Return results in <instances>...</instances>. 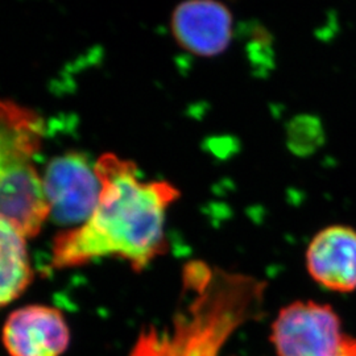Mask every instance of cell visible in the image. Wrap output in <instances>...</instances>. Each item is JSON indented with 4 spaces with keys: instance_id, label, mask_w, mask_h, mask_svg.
Segmentation results:
<instances>
[{
    "instance_id": "cell-10",
    "label": "cell",
    "mask_w": 356,
    "mask_h": 356,
    "mask_svg": "<svg viewBox=\"0 0 356 356\" xmlns=\"http://www.w3.org/2000/svg\"><path fill=\"white\" fill-rule=\"evenodd\" d=\"M325 140V128L316 115H297L288 123L286 145L297 156L305 157L317 152Z\"/></svg>"
},
{
    "instance_id": "cell-9",
    "label": "cell",
    "mask_w": 356,
    "mask_h": 356,
    "mask_svg": "<svg viewBox=\"0 0 356 356\" xmlns=\"http://www.w3.org/2000/svg\"><path fill=\"white\" fill-rule=\"evenodd\" d=\"M26 241L19 229L0 219V307L13 302L32 280Z\"/></svg>"
},
{
    "instance_id": "cell-2",
    "label": "cell",
    "mask_w": 356,
    "mask_h": 356,
    "mask_svg": "<svg viewBox=\"0 0 356 356\" xmlns=\"http://www.w3.org/2000/svg\"><path fill=\"white\" fill-rule=\"evenodd\" d=\"M201 296L175 321V329L143 335L131 356H218L235 327L260 301L256 280L197 267Z\"/></svg>"
},
{
    "instance_id": "cell-1",
    "label": "cell",
    "mask_w": 356,
    "mask_h": 356,
    "mask_svg": "<svg viewBox=\"0 0 356 356\" xmlns=\"http://www.w3.org/2000/svg\"><path fill=\"white\" fill-rule=\"evenodd\" d=\"M101 182L99 201L89 219L58 235L54 268L79 267L98 257L118 256L136 270L165 251V218L179 191L166 181H143L136 165L115 153L94 164Z\"/></svg>"
},
{
    "instance_id": "cell-11",
    "label": "cell",
    "mask_w": 356,
    "mask_h": 356,
    "mask_svg": "<svg viewBox=\"0 0 356 356\" xmlns=\"http://www.w3.org/2000/svg\"><path fill=\"white\" fill-rule=\"evenodd\" d=\"M338 356H356V339L351 337L348 343L346 344L342 353Z\"/></svg>"
},
{
    "instance_id": "cell-3",
    "label": "cell",
    "mask_w": 356,
    "mask_h": 356,
    "mask_svg": "<svg viewBox=\"0 0 356 356\" xmlns=\"http://www.w3.org/2000/svg\"><path fill=\"white\" fill-rule=\"evenodd\" d=\"M44 129L36 111L0 98V219L26 238L36 236L51 214L33 164Z\"/></svg>"
},
{
    "instance_id": "cell-8",
    "label": "cell",
    "mask_w": 356,
    "mask_h": 356,
    "mask_svg": "<svg viewBox=\"0 0 356 356\" xmlns=\"http://www.w3.org/2000/svg\"><path fill=\"white\" fill-rule=\"evenodd\" d=\"M306 264L310 276L335 292L356 289V231L347 226H330L309 244Z\"/></svg>"
},
{
    "instance_id": "cell-6",
    "label": "cell",
    "mask_w": 356,
    "mask_h": 356,
    "mask_svg": "<svg viewBox=\"0 0 356 356\" xmlns=\"http://www.w3.org/2000/svg\"><path fill=\"white\" fill-rule=\"evenodd\" d=\"M170 31L184 51L214 58L232 42L234 15L222 0H184L172 13Z\"/></svg>"
},
{
    "instance_id": "cell-7",
    "label": "cell",
    "mask_w": 356,
    "mask_h": 356,
    "mask_svg": "<svg viewBox=\"0 0 356 356\" xmlns=\"http://www.w3.org/2000/svg\"><path fill=\"white\" fill-rule=\"evenodd\" d=\"M69 339L64 316L48 306L19 309L3 327V343L11 356H60Z\"/></svg>"
},
{
    "instance_id": "cell-4",
    "label": "cell",
    "mask_w": 356,
    "mask_h": 356,
    "mask_svg": "<svg viewBox=\"0 0 356 356\" xmlns=\"http://www.w3.org/2000/svg\"><path fill=\"white\" fill-rule=\"evenodd\" d=\"M350 339L331 306L314 301L281 309L272 326L277 356H338Z\"/></svg>"
},
{
    "instance_id": "cell-5",
    "label": "cell",
    "mask_w": 356,
    "mask_h": 356,
    "mask_svg": "<svg viewBox=\"0 0 356 356\" xmlns=\"http://www.w3.org/2000/svg\"><path fill=\"white\" fill-rule=\"evenodd\" d=\"M42 188L49 204V216L64 225L86 222L94 213L101 182L95 168L82 153L57 156L47 166Z\"/></svg>"
}]
</instances>
